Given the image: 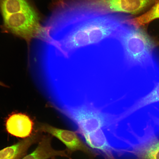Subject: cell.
<instances>
[{"mask_svg": "<svg viewBox=\"0 0 159 159\" xmlns=\"http://www.w3.org/2000/svg\"><path fill=\"white\" fill-rule=\"evenodd\" d=\"M158 18H159V2L142 15L135 18L131 17L130 23L136 26H143Z\"/></svg>", "mask_w": 159, "mask_h": 159, "instance_id": "11", "label": "cell"}, {"mask_svg": "<svg viewBox=\"0 0 159 159\" xmlns=\"http://www.w3.org/2000/svg\"><path fill=\"white\" fill-rule=\"evenodd\" d=\"M40 133L34 132L29 136L0 150V159H21L29 148L39 141L42 136Z\"/></svg>", "mask_w": 159, "mask_h": 159, "instance_id": "7", "label": "cell"}, {"mask_svg": "<svg viewBox=\"0 0 159 159\" xmlns=\"http://www.w3.org/2000/svg\"><path fill=\"white\" fill-rule=\"evenodd\" d=\"M34 130L35 131L48 133L57 138L65 145L66 150L71 157L73 153L77 151L82 152L89 159H95L99 154L83 142L76 131L60 129L46 124L39 125Z\"/></svg>", "mask_w": 159, "mask_h": 159, "instance_id": "3", "label": "cell"}, {"mask_svg": "<svg viewBox=\"0 0 159 159\" xmlns=\"http://www.w3.org/2000/svg\"><path fill=\"white\" fill-rule=\"evenodd\" d=\"M102 6L114 12L137 14L144 10L153 0H96Z\"/></svg>", "mask_w": 159, "mask_h": 159, "instance_id": "5", "label": "cell"}, {"mask_svg": "<svg viewBox=\"0 0 159 159\" xmlns=\"http://www.w3.org/2000/svg\"><path fill=\"white\" fill-rule=\"evenodd\" d=\"M76 124V131L81 135L104 127L108 131L112 129L116 117L104 113L90 103L78 106H69L60 111Z\"/></svg>", "mask_w": 159, "mask_h": 159, "instance_id": "1", "label": "cell"}, {"mask_svg": "<svg viewBox=\"0 0 159 159\" xmlns=\"http://www.w3.org/2000/svg\"><path fill=\"white\" fill-rule=\"evenodd\" d=\"M3 17V30L24 39L28 43L38 38L42 32L43 26L40 24L37 14L32 7Z\"/></svg>", "mask_w": 159, "mask_h": 159, "instance_id": "2", "label": "cell"}, {"mask_svg": "<svg viewBox=\"0 0 159 159\" xmlns=\"http://www.w3.org/2000/svg\"><path fill=\"white\" fill-rule=\"evenodd\" d=\"M59 0L60 1H62V0Z\"/></svg>", "mask_w": 159, "mask_h": 159, "instance_id": "13", "label": "cell"}, {"mask_svg": "<svg viewBox=\"0 0 159 159\" xmlns=\"http://www.w3.org/2000/svg\"><path fill=\"white\" fill-rule=\"evenodd\" d=\"M52 136L49 134L42 136L36 149L21 159H49L60 156L72 159L66 150H56L52 147Z\"/></svg>", "mask_w": 159, "mask_h": 159, "instance_id": "8", "label": "cell"}, {"mask_svg": "<svg viewBox=\"0 0 159 159\" xmlns=\"http://www.w3.org/2000/svg\"><path fill=\"white\" fill-rule=\"evenodd\" d=\"M133 155L139 159H159V140L143 147Z\"/></svg>", "mask_w": 159, "mask_h": 159, "instance_id": "12", "label": "cell"}, {"mask_svg": "<svg viewBox=\"0 0 159 159\" xmlns=\"http://www.w3.org/2000/svg\"><path fill=\"white\" fill-rule=\"evenodd\" d=\"M6 127L11 135L23 138L30 136L34 130L32 119L27 115L21 113L11 115L6 120Z\"/></svg>", "mask_w": 159, "mask_h": 159, "instance_id": "6", "label": "cell"}, {"mask_svg": "<svg viewBox=\"0 0 159 159\" xmlns=\"http://www.w3.org/2000/svg\"><path fill=\"white\" fill-rule=\"evenodd\" d=\"M82 136L89 147L100 153L105 159H116L107 137L102 129Z\"/></svg>", "mask_w": 159, "mask_h": 159, "instance_id": "9", "label": "cell"}, {"mask_svg": "<svg viewBox=\"0 0 159 159\" xmlns=\"http://www.w3.org/2000/svg\"><path fill=\"white\" fill-rule=\"evenodd\" d=\"M32 8L26 0H0L3 16L27 10Z\"/></svg>", "mask_w": 159, "mask_h": 159, "instance_id": "10", "label": "cell"}, {"mask_svg": "<svg viewBox=\"0 0 159 159\" xmlns=\"http://www.w3.org/2000/svg\"><path fill=\"white\" fill-rule=\"evenodd\" d=\"M140 112V117H146L159 112V82L144 95L138 97L123 113L126 118Z\"/></svg>", "mask_w": 159, "mask_h": 159, "instance_id": "4", "label": "cell"}]
</instances>
